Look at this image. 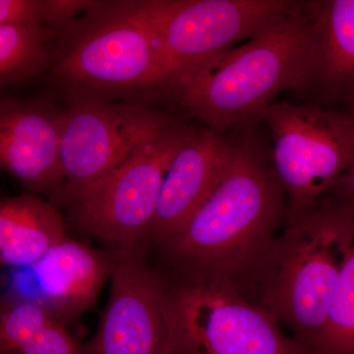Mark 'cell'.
<instances>
[{
	"label": "cell",
	"mask_w": 354,
	"mask_h": 354,
	"mask_svg": "<svg viewBox=\"0 0 354 354\" xmlns=\"http://www.w3.org/2000/svg\"><path fill=\"white\" fill-rule=\"evenodd\" d=\"M64 111L41 102L6 97L0 104L2 169L32 192L64 183L60 143Z\"/></svg>",
	"instance_id": "cell-11"
},
{
	"label": "cell",
	"mask_w": 354,
	"mask_h": 354,
	"mask_svg": "<svg viewBox=\"0 0 354 354\" xmlns=\"http://www.w3.org/2000/svg\"><path fill=\"white\" fill-rule=\"evenodd\" d=\"M286 213L269 149L245 134L232 140V155L213 192L158 246L180 281L230 283L239 290L257 272Z\"/></svg>",
	"instance_id": "cell-1"
},
{
	"label": "cell",
	"mask_w": 354,
	"mask_h": 354,
	"mask_svg": "<svg viewBox=\"0 0 354 354\" xmlns=\"http://www.w3.org/2000/svg\"><path fill=\"white\" fill-rule=\"evenodd\" d=\"M316 354H354V244L342 264Z\"/></svg>",
	"instance_id": "cell-18"
},
{
	"label": "cell",
	"mask_w": 354,
	"mask_h": 354,
	"mask_svg": "<svg viewBox=\"0 0 354 354\" xmlns=\"http://www.w3.org/2000/svg\"><path fill=\"white\" fill-rule=\"evenodd\" d=\"M28 281L17 283L28 290L11 295L36 302L62 322L73 320L95 304L111 279L113 254L109 255L67 236L30 267Z\"/></svg>",
	"instance_id": "cell-12"
},
{
	"label": "cell",
	"mask_w": 354,
	"mask_h": 354,
	"mask_svg": "<svg viewBox=\"0 0 354 354\" xmlns=\"http://www.w3.org/2000/svg\"><path fill=\"white\" fill-rule=\"evenodd\" d=\"M315 62L311 1H298L245 44L205 58L162 91L190 118L223 135L259 123L281 93L304 94Z\"/></svg>",
	"instance_id": "cell-2"
},
{
	"label": "cell",
	"mask_w": 354,
	"mask_h": 354,
	"mask_svg": "<svg viewBox=\"0 0 354 354\" xmlns=\"http://www.w3.org/2000/svg\"><path fill=\"white\" fill-rule=\"evenodd\" d=\"M139 104L72 102L64 109L60 160L70 199L120 167L171 124Z\"/></svg>",
	"instance_id": "cell-9"
},
{
	"label": "cell",
	"mask_w": 354,
	"mask_h": 354,
	"mask_svg": "<svg viewBox=\"0 0 354 354\" xmlns=\"http://www.w3.org/2000/svg\"><path fill=\"white\" fill-rule=\"evenodd\" d=\"M191 128L171 123L120 167L72 198L77 227L118 249H138L150 237L165 174Z\"/></svg>",
	"instance_id": "cell-6"
},
{
	"label": "cell",
	"mask_w": 354,
	"mask_h": 354,
	"mask_svg": "<svg viewBox=\"0 0 354 354\" xmlns=\"http://www.w3.org/2000/svg\"><path fill=\"white\" fill-rule=\"evenodd\" d=\"M329 194L346 203L354 209V157L348 169Z\"/></svg>",
	"instance_id": "cell-21"
},
{
	"label": "cell",
	"mask_w": 354,
	"mask_h": 354,
	"mask_svg": "<svg viewBox=\"0 0 354 354\" xmlns=\"http://www.w3.org/2000/svg\"><path fill=\"white\" fill-rule=\"evenodd\" d=\"M0 354H12V353H0Z\"/></svg>",
	"instance_id": "cell-22"
},
{
	"label": "cell",
	"mask_w": 354,
	"mask_h": 354,
	"mask_svg": "<svg viewBox=\"0 0 354 354\" xmlns=\"http://www.w3.org/2000/svg\"><path fill=\"white\" fill-rule=\"evenodd\" d=\"M91 1L85 0H44V27L57 36L77 20L76 16L85 11Z\"/></svg>",
	"instance_id": "cell-20"
},
{
	"label": "cell",
	"mask_w": 354,
	"mask_h": 354,
	"mask_svg": "<svg viewBox=\"0 0 354 354\" xmlns=\"http://www.w3.org/2000/svg\"><path fill=\"white\" fill-rule=\"evenodd\" d=\"M57 36L43 26L0 25V85L25 82L48 66V43Z\"/></svg>",
	"instance_id": "cell-17"
},
{
	"label": "cell",
	"mask_w": 354,
	"mask_h": 354,
	"mask_svg": "<svg viewBox=\"0 0 354 354\" xmlns=\"http://www.w3.org/2000/svg\"><path fill=\"white\" fill-rule=\"evenodd\" d=\"M171 297L184 354H311L234 285L180 281Z\"/></svg>",
	"instance_id": "cell-7"
},
{
	"label": "cell",
	"mask_w": 354,
	"mask_h": 354,
	"mask_svg": "<svg viewBox=\"0 0 354 354\" xmlns=\"http://www.w3.org/2000/svg\"><path fill=\"white\" fill-rule=\"evenodd\" d=\"M297 4L290 0H169L160 27L158 88L205 58L252 38Z\"/></svg>",
	"instance_id": "cell-10"
},
{
	"label": "cell",
	"mask_w": 354,
	"mask_h": 354,
	"mask_svg": "<svg viewBox=\"0 0 354 354\" xmlns=\"http://www.w3.org/2000/svg\"><path fill=\"white\" fill-rule=\"evenodd\" d=\"M66 237L62 216L48 203L29 194L1 200L2 265L14 269L30 267Z\"/></svg>",
	"instance_id": "cell-15"
},
{
	"label": "cell",
	"mask_w": 354,
	"mask_h": 354,
	"mask_svg": "<svg viewBox=\"0 0 354 354\" xmlns=\"http://www.w3.org/2000/svg\"><path fill=\"white\" fill-rule=\"evenodd\" d=\"M169 0L91 1L64 31L51 79L77 102L158 88L160 27ZM58 36V37H59Z\"/></svg>",
	"instance_id": "cell-4"
},
{
	"label": "cell",
	"mask_w": 354,
	"mask_h": 354,
	"mask_svg": "<svg viewBox=\"0 0 354 354\" xmlns=\"http://www.w3.org/2000/svg\"><path fill=\"white\" fill-rule=\"evenodd\" d=\"M0 25L44 27V0H0Z\"/></svg>",
	"instance_id": "cell-19"
},
{
	"label": "cell",
	"mask_w": 354,
	"mask_h": 354,
	"mask_svg": "<svg viewBox=\"0 0 354 354\" xmlns=\"http://www.w3.org/2000/svg\"><path fill=\"white\" fill-rule=\"evenodd\" d=\"M232 150V140L204 127L191 128L165 174L150 239L172 236L215 189Z\"/></svg>",
	"instance_id": "cell-13"
},
{
	"label": "cell",
	"mask_w": 354,
	"mask_h": 354,
	"mask_svg": "<svg viewBox=\"0 0 354 354\" xmlns=\"http://www.w3.org/2000/svg\"><path fill=\"white\" fill-rule=\"evenodd\" d=\"M83 348L85 354H184L171 286L138 249L113 254L108 304Z\"/></svg>",
	"instance_id": "cell-8"
},
{
	"label": "cell",
	"mask_w": 354,
	"mask_h": 354,
	"mask_svg": "<svg viewBox=\"0 0 354 354\" xmlns=\"http://www.w3.org/2000/svg\"><path fill=\"white\" fill-rule=\"evenodd\" d=\"M260 122L272 137V171L286 198V221L304 215L334 189L354 157V113L274 102Z\"/></svg>",
	"instance_id": "cell-5"
},
{
	"label": "cell",
	"mask_w": 354,
	"mask_h": 354,
	"mask_svg": "<svg viewBox=\"0 0 354 354\" xmlns=\"http://www.w3.org/2000/svg\"><path fill=\"white\" fill-rule=\"evenodd\" d=\"M0 353L85 354L57 316L36 302L12 295L1 302Z\"/></svg>",
	"instance_id": "cell-16"
},
{
	"label": "cell",
	"mask_w": 354,
	"mask_h": 354,
	"mask_svg": "<svg viewBox=\"0 0 354 354\" xmlns=\"http://www.w3.org/2000/svg\"><path fill=\"white\" fill-rule=\"evenodd\" d=\"M354 244V209L327 195L286 221L251 281L258 304L311 354L320 344L344 261Z\"/></svg>",
	"instance_id": "cell-3"
},
{
	"label": "cell",
	"mask_w": 354,
	"mask_h": 354,
	"mask_svg": "<svg viewBox=\"0 0 354 354\" xmlns=\"http://www.w3.org/2000/svg\"><path fill=\"white\" fill-rule=\"evenodd\" d=\"M316 62L304 94L322 108L354 113V0L311 1Z\"/></svg>",
	"instance_id": "cell-14"
}]
</instances>
